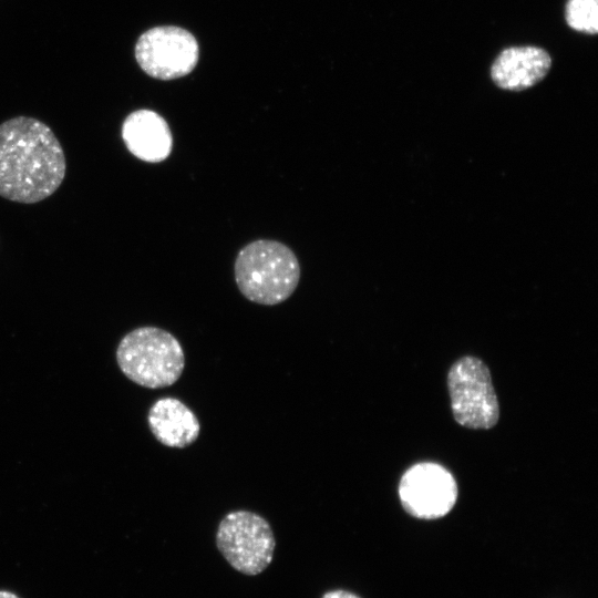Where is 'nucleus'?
<instances>
[{
    "label": "nucleus",
    "mask_w": 598,
    "mask_h": 598,
    "mask_svg": "<svg viewBox=\"0 0 598 598\" xmlns=\"http://www.w3.org/2000/svg\"><path fill=\"white\" fill-rule=\"evenodd\" d=\"M321 598H361V597L344 589H332V590L326 591L321 596Z\"/></svg>",
    "instance_id": "nucleus-12"
},
{
    "label": "nucleus",
    "mask_w": 598,
    "mask_h": 598,
    "mask_svg": "<svg viewBox=\"0 0 598 598\" xmlns=\"http://www.w3.org/2000/svg\"><path fill=\"white\" fill-rule=\"evenodd\" d=\"M404 511L420 519H437L451 512L457 499V484L444 466L433 462L412 465L399 483Z\"/></svg>",
    "instance_id": "nucleus-7"
},
{
    "label": "nucleus",
    "mask_w": 598,
    "mask_h": 598,
    "mask_svg": "<svg viewBox=\"0 0 598 598\" xmlns=\"http://www.w3.org/2000/svg\"><path fill=\"white\" fill-rule=\"evenodd\" d=\"M216 546L235 570L256 576L272 561L276 538L265 517L238 509L229 512L219 522Z\"/></svg>",
    "instance_id": "nucleus-5"
},
{
    "label": "nucleus",
    "mask_w": 598,
    "mask_h": 598,
    "mask_svg": "<svg viewBox=\"0 0 598 598\" xmlns=\"http://www.w3.org/2000/svg\"><path fill=\"white\" fill-rule=\"evenodd\" d=\"M551 66L549 53L535 45L503 50L491 66L493 82L503 90L522 91L540 82Z\"/></svg>",
    "instance_id": "nucleus-8"
},
{
    "label": "nucleus",
    "mask_w": 598,
    "mask_h": 598,
    "mask_svg": "<svg viewBox=\"0 0 598 598\" xmlns=\"http://www.w3.org/2000/svg\"><path fill=\"white\" fill-rule=\"evenodd\" d=\"M454 420L472 430H488L499 419V404L487 365L478 358L456 360L447 373Z\"/></svg>",
    "instance_id": "nucleus-4"
},
{
    "label": "nucleus",
    "mask_w": 598,
    "mask_h": 598,
    "mask_svg": "<svg viewBox=\"0 0 598 598\" xmlns=\"http://www.w3.org/2000/svg\"><path fill=\"white\" fill-rule=\"evenodd\" d=\"M0 598H19V597L10 591L1 590Z\"/></svg>",
    "instance_id": "nucleus-13"
},
{
    "label": "nucleus",
    "mask_w": 598,
    "mask_h": 598,
    "mask_svg": "<svg viewBox=\"0 0 598 598\" xmlns=\"http://www.w3.org/2000/svg\"><path fill=\"white\" fill-rule=\"evenodd\" d=\"M116 360L131 381L147 389L174 384L185 368L179 341L157 327H140L125 334L117 346Z\"/></svg>",
    "instance_id": "nucleus-3"
},
{
    "label": "nucleus",
    "mask_w": 598,
    "mask_h": 598,
    "mask_svg": "<svg viewBox=\"0 0 598 598\" xmlns=\"http://www.w3.org/2000/svg\"><path fill=\"white\" fill-rule=\"evenodd\" d=\"M128 152L141 161L159 163L173 147V135L167 122L154 111L142 109L130 113L121 130Z\"/></svg>",
    "instance_id": "nucleus-9"
},
{
    "label": "nucleus",
    "mask_w": 598,
    "mask_h": 598,
    "mask_svg": "<svg viewBox=\"0 0 598 598\" xmlns=\"http://www.w3.org/2000/svg\"><path fill=\"white\" fill-rule=\"evenodd\" d=\"M66 172L63 147L53 131L30 116L0 124V196L34 204L51 196Z\"/></svg>",
    "instance_id": "nucleus-1"
},
{
    "label": "nucleus",
    "mask_w": 598,
    "mask_h": 598,
    "mask_svg": "<svg viewBox=\"0 0 598 598\" xmlns=\"http://www.w3.org/2000/svg\"><path fill=\"white\" fill-rule=\"evenodd\" d=\"M565 19L573 30L597 34L598 0H568L565 9Z\"/></svg>",
    "instance_id": "nucleus-11"
},
{
    "label": "nucleus",
    "mask_w": 598,
    "mask_h": 598,
    "mask_svg": "<svg viewBox=\"0 0 598 598\" xmlns=\"http://www.w3.org/2000/svg\"><path fill=\"white\" fill-rule=\"evenodd\" d=\"M135 59L152 78L173 80L188 74L198 61V44L193 34L178 27H155L135 44Z\"/></svg>",
    "instance_id": "nucleus-6"
},
{
    "label": "nucleus",
    "mask_w": 598,
    "mask_h": 598,
    "mask_svg": "<svg viewBox=\"0 0 598 598\" xmlns=\"http://www.w3.org/2000/svg\"><path fill=\"white\" fill-rule=\"evenodd\" d=\"M152 434L165 446L184 448L193 444L200 432L195 413L181 400L161 398L153 403L147 414Z\"/></svg>",
    "instance_id": "nucleus-10"
},
{
    "label": "nucleus",
    "mask_w": 598,
    "mask_h": 598,
    "mask_svg": "<svg viewBox=\"0 0 598 598\" xmlns=\"http://www.w3.org/2000/svg\"><path fill=\"white\" fill-rule=\"evenodd\" d=\"M235 281L249 301L275 306L287 300L300 279L295 252L283 243L257 239L244 246L234 265Z\"/></svg>",
    "instance_id": "nucleus-2"
}]
</instances>
